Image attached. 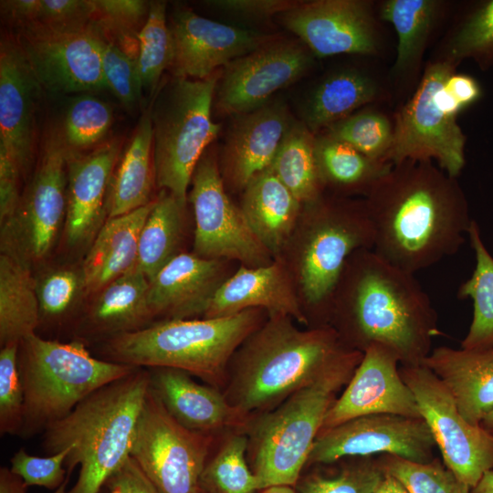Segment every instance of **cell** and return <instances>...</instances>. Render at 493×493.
<instances>
[{"label":"cell","instance_id":"obj_53","mask_svg":"<svg viewBox=\"0 0 493 493\" xmlns=\"http://www.w3.org/2000/svg\"><path fill=\"white\" fill-rule=\"evenodd\" d=\"M22 174L16 162L0 147V221L1 226L15 215L19 202L18 184Z\"/></svg>","mask_w":493,"mask_h":493},{"label":"cell","instance_id":"obj_31","mask_svg":"<svg viewBox=\"0 0 493 493\" xmlns=\"http://www.w3.org/2000/svg\"><path fill=\"white\" fill-rule=\"evenodd\" d=\"M148 291V278L133 267L99 292L86 313L81 330L106 340L148 326L153 318Z\"/></svg>","mask_w":493,"mask_h":493},{"label":"cell","instance_id":"obj_27","mask_svg":"<svg viewBox=\"0 0 493 493\" xmlns=\"http://www.w3.org/2000/svg\"><path fill=\"white\" fill-rule=\"evenodd\" d=\"M423 365L446 386L459 413L480 425L493 410V346L478 349H432Z\"/></svg>","mask_w":493,"mask_h":493},{"label":"cell","instance_id":"obj_46","mask_svg":"<svg viewBox=\"0 0 493 493\" xmlns=\"http://www.w3.org/2000/svg\"><path fill=\"white\" fill-rule=\"evenodd\" d=\"M378 459L384 472L397 478L409 493H471V488L436 457L416 463L384 454Z\"/></svg>","mask_w":493,"mask_h":493},{"label":"cell","instance_id":"obj_49","mask_svg":"<svg viewBox=\"0 0 493 493\" xmlns=\"http://www.w3.org/2000/svg\"><path fill=\"white\" fill-rule=\"evenodd\" d=\"M94 15V0H37L33 22L25 30H84L92 26Z\"/></svg>","mask_w":493,"mask_h":493},{"label":"cell","instance_id":"obj_36","mask_svg":"<svg viewBox=\"0 0 493 493\" xmlns=\"http://www.w3.org/2000/svg\"><path fill=\"white\" fill-rule=\"evenodd\" d=\"M316 137L304 123L293 121L269 167L302 204L325 193L315 152Z\"/></svg>","mask_w":493,"mask_h":493},{"label":"cell","instance_id":"obj_25","mask_svg":"<svg viewBox=\"0 0 493 493\" xmlns=\"http://www.w3.org/2000/svg\"><path fill=\"white\" fill-rule=\"evenodd\" d=\"M180 253L149 281L148 303L152 317L184 320L204 315L227 276V262Z\"/></svg>","mask_w":493,"mask_h":493},{"label":"cell","instance_id":"obj_63","mask_svg":"<svg viewBox=\"0 0 493 493\" xmlns=\"http://www.w3.org/2000/svg\"><path fill=\"white\" fill-rule=\"evenodd\" d=\"M102 493H109V492L106 490V491H104V492H102Z\"/></svg>","mask_w":493,"mask_h":493},{"label":"cell","instance_id":"obj_8","mask_svg":"<svg viewBox=\"0 0 493 493\" xmlns=\"http://www.w3.org/2000/svg\"><path fill=\"white\" fill-rule=\"evenodd\" d=\"M221 74L204 79L172 76L161 81L150 102L155 184L185 205L196 164L221 129L212 119Z\"/></svg>","mask_w":493,"mask_h":493},{"label":"cell","instance_id":"obj_11","mask_svg":"<svg viewBox=\"0 0 493 493\" xmlns=\"http://www.w3.org/2000/svg\"><path fill=\"white\" fill-rule=\"evenodd\" d=\"M211 440L180 425L149 388L131 456L160 493H195Z\"/></svg>","mask_w":493,"mask_h":493},{"label":"cell","instance_id":"obj_51","mask_svg":"<svg viewBox=\"0 0 493 493\" xmlns=\"http://www.w3.org/2000/svg\"><path fill=\"white\" fill-rule=\"evenodd\" d=\"M81 287V274L72 270H58L47 275L37 284L40 319L63 316L70 309Z\"/></svg>","mask_w":493,"mask_h":493},{"label":"cell","instance_id":"obj_33","mask_svg":"<svg viewBox=\"0 0 493 493\" xmlns=\"http://www.w3.org/2000/svg\"><path fill=\"white\" fill-rule=\"evenodd\" d=\"M376 83L356 69L331 73L318 84L303 106V121L314 134L351 116L377 95Z\"/></svg>","mask_w":493,"mask_h":493},{"label":"cell","instance_id":"obj_41","mask_svg":"<svg viewBox=\"0 0 493 493\" xmlns=\"http://www.w3.org/2000/svg\"><path fill=\"white\" fill-rule=\"evenodd\" d=\"M166 3L150 2L149 14L138 35L137 62L143 89L152 97L165 69L171 68L173 43L166 18Z\"/></svg>","mask_w":493,"mask_h":493},{"label":"cell","instance_id":"obj_4","mask_svg":"<svg viewBox=\"0 0 493 493\" xmlns=\"http://www.w3.org/2000/svg\"><path fill=\"white\" fill-rule=\"evenodd\" d=\"M150 388L149 370L137 368L83 399L43 433L48 455L70 448L68 477L79 466L68 493H100L131 456L137 423Z\"/></svg>","mask_w":493,"mask_h":493},{"label":"cell","instance_id":"obj_39","mask_svg":"<svg viewBox=\"0 0 493 493\" xmlns=\"http://www.w3.org/2000/svg\"><path fill=\"white\" fill-rule=\"evenodd\" d=\"M248 442L245 434L229 435L206 462L199 488L206 493H256L261 490L258 478L246 463Z\"/></svg>","mask_w":493,"mask_h":493},{"label":"cell","instance_id":"obj_43","mask_svg":"<svg viewBox=\"0 0 493 493\" xmlns=\"http://www.w3.org/2000/svg\"><path fill=\"white\" fill-rule=\"evenodd\" d=\"M344 462L333 474L313 473L302 478L299 493H374L386 475L378 457H346Z\"/></svg>","mask_w":493,"mask_h":493},{"label":"cell","instance_id":"obj_50","mask_svg":"<svg viewBox=\"0 0 493 493\" xmlns=\"http://www.w3.org/2000/svg\"><path fill=\"white\" fill-rule=\"evenodd\" d=\"M69 450L68 447L47 456H37L20 448L10 459V470L23 480L26 488L40 486L56 490L69 478L65 467Z\"/></svg>","mask_w":493,"mask_h":493},{"label":"cell","instance_id":"obj_45","mask_svg":"<svg viewBox=\"0 0 493 493\" xmlns=\"http://www.w3.org/2000/svg\"><path fill=\"white\" fill-rule=\"evenodd\" d=\"M94 4L93 26L98 32L106 41L111 37L113 39L111 43L126 53V47H131L138 57V35L146 22L150 2L94 0Z\"/></svg>","mask_w":493,"mask_h":493},{"label":"cell","instance_id":"obj_58","mask_svg":"<svg viewBox=\"0 0 493 493\" xmlns=\"http://www.w3.org/2000/svg\"><path fill=\"white\" fill-rule=\"evenodd\" d=\"M471 493H493V470L484 474L479 482L471 488Z\"/></svg>","mask_w":493,"mask_h":493},{"label":"cell","instance_id":"obj_16","mask_svg":"<svg viewBox=\"0 0 493 493\" xmlns=\"http://www.w3.org/2000/svg\"><path fill=\"white\" fill-rule=\"evenodd\" d=\"M311 64V53L300 43L272 38L225 67L214 106L222 114L235 116L257 110L302 77Z\"/></svg>","mask_w":493,"mask_h":493},{"label":"cell","instance_id":"obj_28","mask_svg":"<svg viewBox=\"0 0 493 493\" xmlns=\"http://www.w3.org/2000/svg\"><path fill=\"white\" fill-rule=\"evenodd\" d=\"M154 200L131 213L109 218L95 236L82 265V288L99 293L136 265L141 231Z\"/></svg>","mask_w":493,"mask_h":493},{"label":"cell","instance_id":"obj_42","mask_svg":"<svg viewBox=\"0 0 493 493\" xmlns=\"http://www.w3.org/2000/svg\"><path fill=\"white\" fill-rule=\"evenodd\" d=\"M471 58L486 69L493 67V0L476 4L448 44L447 60L456 65Z\"/></svg>","mask_w":493,"mask_h":493},{"label":"cell","instance_id":"obj_17","mask_svg":"<svg viewBox=\"0 0 493 493\" xmlns=\"http://www.w3.org/2000/svg\"><path fill=\"white\" fill-rule=\"evenodd\" d=\"M17 41L45 89L84 94L107 89L102 71L106 40L94 26L73 32L25 30Z\"/></svg>","mask_w":493,"mask_h":493},{"label":"cell","instance_id":"obj_1","mask_svg":"<svg viewBox=\"0 0 493 493\" xmlns=\"http://www.w3.org/2000/svg\"><path fill=\"white\" fill-rule=\"evenodd\" d=\"M363 201L374 232L372 249L413 274L456 253L473 220L456 178L432 161L393 164Z\"/></svg>","mask_w":493,"mask_h":493},{"label":"cell","instance_id":"obj_47","mask_svg":"<svg viewBox=\"0 0 493 493\" xmlns=\"http://www.w3.org/2000/svg\"><path fill=\"white\" fill-rule=\"evenodd\" d=\"M19 344L0 351V434L19 435L24 417V390L17 366Z\"/></svg>","mask_w":493,"mask_h":493},{"label":"cell","instance_id":"obj_32","mask_svg":"<svg viewBox=\"0 0 493 493\" xmlns=\"http://www.w3.org/2000/svg\"><path fill=\"white\" fill-rule=\"evenodd\" d=\"M40 309L28 266L21 259L0 255V344H19L36 333Z\"/></svg>","mask_w":493,"mask_h":493},{"label":"cell","instance_id":"obj_19","mask_svg":"<svg viewBox=\"0 0 493 493\" xmlns=\"http://www.w3.org/2000/svg\"><path fill=\"white\" fill-rule=\"evenodd\" d=\"M373 414L422 418L415 397L401 376L398 357L382 344L363 351L343 392L328 410L320 431Z\"/></svg>","mask_w":493,"mask_h":493},{"label":"cell","instance_id":"obj_24","mask_svg":"<svg viewBox=\"0 0 493 493\" xmlns=\"http://www.w3.org/2000/svg\"><path fill=\"white\" fill-rule=\"evenodd\" d=\"M121 144V139L114 138L87 153L68 154L65 234L68 245H81L100 230Z\"/></svg>","mask_w":493,"mask_h":493},{"label":"cell","instance_id":"obj_5","mask_svg":"<svg viewBox=\"0 0 493 493\" xmlns=\"http://www.w3.org/2000/svg\"><path fill=\"white\" fill-rule=\"evenodd\" d=\"M374 232L363 200L323 194L302 205L281 258L309 318L328 324L332 300L357 251L372 249Z\"/></svg>","mask_w":493,"mask_h":493},{"label":"cell","instance_id":"obj_61","mask_svg":"<svg viewBox=\"0 0 493 493\" xmlns=\"http://www.w3.org/2000/svg\"><path fill=\"white\" fill-rule=\"evenodd\" d=\"M68 483V478L66 479V481L58 489L54 490L53 493H67ZM22 493H26V490L23 491Z\"/></svg>","mask_w":493,"mask_h":493},{"label":"cell","instance_id":"obj_59","mask_svg":"<svg viewBox=\"0 0 493 493\" xmlns=\"http://www.w3.org/2000/svg\"><path fill=\"white\" fill-rule=\"evenodd\" d=\"M260 493H296L290 486H272L261 490Z\"/></svg>","mask_w":493,"mask_h":493},{"label":"cell","instance_id":"obj_10","mask_svg":"<svg viewBox=\"0 0 493 493\" xmlns=\"http://www.w3.org/2000/svg\"><path fill=\"white\" fill-rule=\"evenodd\" d=\"M451 61L429 64L412 96L396 115L386 163L433 161L453 177L465 166L466 136L456 123L463 108L446 88Z\"/></svg>","mask_w":493,"mask_h":493},{"label":"cell","instance_id":"obj_20","mask_svg":"<svg viewBox=\"0 0 493 493\" xmlns=\"http://www.w3.org/2000/svg\"><path fill=\"white\" fill-rule=\"evenodd\" d=\"M173 43V76L204 79L272 37L176 9L169 23Z\"/></svg>","mask_w":493,"mask_h":493},{"label":"cell","instance_id":"obj_26","mask_svg":"<svg viewBox=\"0 0 493 493\" xmlns=\"http://www.w3.org/2000/svg\"><path fill=\"white\" fill-rule=\"evenodd\" d=\"M150 389L183 426L210 434L242 423L245 416L214 386L201 384L191 374L167 367L149 368Z\"/></svg>","mask_w":493,"mask_h":493},{"label":"cell","instance_id":"obj_55","mask_svg":"<svg viewBox=\"0 0 493 493\" xmlns=\"http://www.w3.org/2000/svg\"><path fill=\"white\" fill-rule=\"evenodd\" d=\"M446 88L463 110L482 96L481 87L476 79L466 74H456L455 71L448 76Z\"/></svg>","mask_w":493,"mask_h":493},{"label":"cell","instance_id":"obj_35","mask_svg":"<svg viewBox=\"0 0 493 493\" xmlns=\"http://www.w3.org/2000/svg\"><path fill=\"white\" fill-rule=\"evenodd\" d=\"M186 205L165 190L155 198L140 234L135 267L150 281L180 254Z\"/></svg>","mask_w":493,"mask_h":493},{"label":"cell","instance_id":"obj_44","mask_svg":"<svg viewBox=\"0 0 493 493\" xmlns=\"http://www.w3.org/2000/svg\"><path fill=\"white\" fill-rule=\"evenodd\" d=\"M325 134L350 144L374 161L387 163L393 127L383 114L363 110L330 126Z\"/></svg>","mask_w":493,"mask_h":493},{"label":"cell","instance_id":"obj_7","mask_svg":"<svg viewBox=\"0 0 493 493\" xmlns=\"http://www.w3.org/2000/svg\"><path fill=\"white\" fill-rule=\"evenodd\" d=\"M17 366L24 390L18 436L25 439L44 433L89 394L138 368L96 358L79 340L61 342L37 333L19 343Z\"/></svg>","mask_w":493,"mask_h":493},{"label":"cell","instance_id":"obj_22","mask_svg":"<svg viewBox=\"0 0 493 493\" xmlns=\"http://www.w3.org/2000/svg\"><path fill=\"white\" fill-rule=\"evenodd\" d=\"M293 121L282 102L236 115L220 159L224 184L243 191L256 175L268 169Z\"/></svg>","mask_w":493,"mask_h":493},{"label":"cell","instance_id":"obj_29","mask_svg":"<svg viewBox=\"0 0 493 493\" xmlns=\"http://www.w3.org/2000/svg\"><path fill=\"white\" fill-rule=\"evenodd\" d=\"M240 209L250 228L278 257L298 223L302 204L270 168L256 175L242 191Z\"/></svg>","mask_w":493,"mask_h":493},{"label":"cell","instance_id":"obj_34","mask_svg":"<svg viewBox=\"0 0 493 493\" xmlns=\"http://www.w3.org/2000/svg\"><path fill=\"white\" fill-rule=\"evenodd\" d=\"M317 164L325 190L348 197L369 191L392 164L374 161L350 144L326 134L316 138Z\"/></svg>","mask_w":493,"mask_h":493},{"label":"cell","instance_id":"obj_57","mask_svg":"<svg viewBox=\"0 0 493 493\" xmlns=\"http://www.w3.org/2000/svg\"><path fill=\"white\" fill-rule=\"evenodd\" d=\"M386 474V473H385ZM374 493H409L406 488L394 477L386 474Z\"/></svg>","mask_w":493,"mask_h":493},{"label":"cell","instance_id":"obj_9","mask_svg":"<svg viewBox=\"0 0 493 493\" xmlns=\"http://www.w3.org/2000/svg\"><path fill=\"white\" fill-rule=\"evenodd\" d=\"M356 368L341 369L297 391L253 423L248 447L261 490L298 483L336 393Z\"/></svg>","mask_w":493,"mask_h":493},{"label":"cell","instance_id":"obj_23","mask_svg":"<svg viewBox=\"0 0 493 493\" xmlns=\"http://www.w3.org/2000/svg\"><path fill=\"white\" fill-rule=\"evenodd\" d=\"M249 309H261L268 316H287L300 324L309 323L294 280L281 258L263 267L241 266L217 289L203 318L225 317Z\"/></svg>","mask_w":493,"mask_h":493},{"label":"cell","instance_id":"obj_54","mask_svg":"<svg viewBox=\"0 0 493 493\" xmlns=\"http://www.w3.org/2000/svg\"><path fill=\"white\" fill-rule=\"evenodd\" d=\"M104 488L109 493H160L131 456L107 479Z\"/></svg>","mask_w":493,"mask_h":493},{"label":"cell","instance_id":"obj_14","mask_svg":"<svg viewBox=\"0 0 493 493\" xmlns=\"http://www.w3.org/2000/svg\"><path fill=\"white\" fill-rule=\"evenodd\" d=\"M68 152L57 131L46 139L43 154L14 216L2 226V251L25 263L50 250L67 214Z\"/></svg>","mask_w":493,"mask_h":493},{"label":"cell","instance_id":"obj_40","mask_svg":"<svg viewBox=\"0 0 493 493\" xmlns=\"http://www.w3.org/2000/svg\"><path fill=\"white\" fill-rule=\"evenodd\" d=\"M112 122L110 106L98 97L84 93L68 105L58 134L68 154L82 153L102 143Z\"/></svg>","mask_w":493,"mask_h":493},{"label":"cell","instance_id":"obj_18","mask_svg":"<svg viewBox=\"0 0 493 493\" xmlns=\"http://www.w3.org/2000/svg\"><path fill=\"white\" fill-rule=\"evenodd\" d=\"M278 16L283 26L318 58L372 55L377 51V36L369 2L299 1Z\"/></svg>","mask_w":493,"mask_h":493},{"label":"cell","instance_id":"obj_62","mask_svg":"<svg viewBox=\"0 0 493 493\" xmlns=\"http://www.w3.org/2000/svg\"><path fill=\"white\" fill-rule=\"evenodd\" d=\"M195 493H206V492L204 491L201 488H199Z\"/></svg>","mask_w":493,"mask_h":493},{"label":"cell","instance_id":"obj_52","mask_svg":"<svg viewBox=\"0 0 493 493\" xmlns=\"http://www.w3.org/2000/svg\"><path fill=\"white\" fill-rule=\"evenodd\" d=\"M209 6L226 14L252 19L267 18L293 8L299 1L292 0H212Z\"/></svg>","mask_w":493,"mask_h":493},{"label":"cell","instance_id":"obj_60","mask_svg":"<svg viewBox=\"0 0 493 493\" xmlns=\"http://www.w3.org/2000/svg\"><path fill=\"white\" fill-rule=\"evenodd\" d=\"M480 426L493 435V410L482 420Z\"/></svg>","mask_w":493,"mask_h":493},{"label":"cell","instance_id":"obj_15","mask_svg":"<svg viewBox=\"0 0 493 493\" xmlns=\"http://www.w3.org/2000/svg\"><path fill=\"white\" fill-rule=\"evenodd\" d=\"M435 442L423 418L392 414L357 417L319 433L307 464L393 455L416 463L435 458Z\"/></svg>","mask_w":493,"mask_h":493},{"label":"cell","instance_id":"obj_6","mask_svg":"<svg viewBox=\"0 0 493 493\" xmlns=\"http://www.w3.org/2000/svg\"><path fill=\"white\" fill-rule=\"evenodd\" d=\"M263 311L164 320L104 340L102 359L138 368H174L218 385L235 352L264 322Z\"/></svg>","mask_w":493,"mask_h":493},{"label":"cell","instance_id":"obj_3","mask_svg":"<svg viewBox=\"0 0 493 493\" xmlns=\"http://www.w3.org/2000/svg\"><path fill=\"white\" fill-rule=\"evenodd\" d=\"M362 356L329 324L300 330L289 317L270 315L233 355L226 397L244 416L267 412L337 371L357 367Z\"/></svg>","mask_w":493,"mask_h":493},{"label":"cell","instance_id":"obj_2","mask_svg":"<svg viewBox=\"0 0 493 493\" xmlns=\"http://www.w3.org/2000/svg\"><path fill=\"white\" fill-rule=\"evenodd\" d=\"M328 324L363 352L372 344L392 350L402 366L422 365L442 332L431 299L414 274L373 249L350 258L335 292Z\"/></svg>","mask_w":493,"mask_h":493},{"label":"cell","instance_id":"obj_21","mask_svg":"<svg viewBox=\"0 0 493 493\" xmlns=\"http://www.w3.org/2000/svg\"><path fill=\"white\" fill-rule=\"evenodd\" d=\"M41 85L17 39L5 37L0 45V147L23 173L37 143L36 115Z\"/></svg>","mask_w":493,"mask_h":493},{"label":"cell","instance_id":"obj_37","mask_svg":"<svg viewBox=\"0 0 493 493\" xmlns=\"http://www.w3.org/2000/svg\"><path fill=\"white\" fill-rule=\"evenodd\" d=\"M475 254V268L458 288L460 299H469L473 316L460 347L478 349L493 346V257L486 247L479 226L472 220L467 232Z\"/></svg>","mask_w":493,"mask_h":493},{"label":"cell","instance_id":"obj_56","mask_svg":"<svg viewBox=\"0 0 493 493\" xmlns=\"http://www.w3.org/2000/svg\"><path fill=\"white\" fill-rule=\"evenodd\" d=\"M26 490L23 480L10 468H0V493H22Z\"/></svg>","mask_w":493,"mask_h":493},{"label":"cell","instance_id":"obj_38","mask_svg":"<svg viewBox=\"0 0 493 493\" xmlns=\"http://www.w3.org/2000/svg\"><path fill=\"white\" fill-rule=\"evenodd\" d=\"M439 6L435 0L383 2L381 17L393 25L398 37L394 72L405 73L418 63Z\"/></svg>","mask_w":493,"mask_h":493},{"label":"cell","instance_id":"obj_13","mask_svg":"<svg viewBox=\"0 0 493 493\" xmlns=\"http://www.w3.org/2000/svg\"><path fill=\"white\" fill-rule=\"evenodd\" d=\"M445 466L470 488L493 470V435L467 421L441 381L425 365L402 366Z\"/></svg>","mask_w":493,"mask_h":493},{"label":"cell","instance_id":"obj_12","mask_svg":"<svg viewBox=\"0 0 493 493\" xmlns=\"http://www.w3.org/2000/svg\"><path fill=\"white\" fill-rule=\"evenodd\" d=\"M190 202L194 216V254L208 259L236 260L257 267L275 259L228 197L214 153L207 149L192 175Z\"/></svg>","mask_w":493,"mask_h":493},{"label":"cell","instance_id":"obj_48","mask_svg":"<svg viewBox=\"0 0 493 493\" xmlns=\"http://www.w3.org/2000/svg\"><path fill=\"white\" fill-rule=\"evenodd\" d=\"M102 71L107 89L127 110H133L142 100V82L137 59L111 42L105 43Z\"/></svg>","mask_w":493,"mask_h":493},{"label":"cell","instance_id":"obj_30","mask_svg":"<svg viewBox=\"0 0 493 493\" xmlns=\"http://www.w3.org/2000/svg\"><path fill=\"white\" fill-rule=\"evenodd\" d=\"M117 164L107 194L108 219L131 213L152 201V193L156 184L151 104L140 117Z\"/></svg>","mask_w":493,"mask_h":493}]
</instances>
